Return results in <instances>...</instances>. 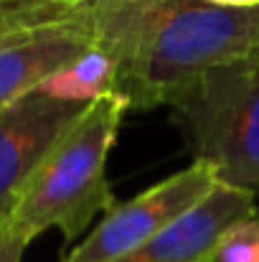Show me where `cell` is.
I'll return each instance as SVG.
<instances>
[{
  "mask_svg": "<svg viewBox=\"0 0 259 262\" xmlns=\"http://www.w3.org/2000/svg\"><path fill=\"white\" fill-rule=\"evenodd\" d=\"M94 49L89 5L69 18L51 20L8 38L0 43V110L43 89L54 77L79 64Z\"/></svg>",
  "mask_w": 259,
  "mask_h": 262,
  "instance_id": "cell-6",
  "label": "cell"
},
{
  "mask_svg": "<svg viewBox=\"0 0 259 262\" xmlns=\"http://www.w3.org/2000/svg\"><path fill=\"white\" fill-rule=\"evenodd\" d=\"M86 5L89 0H0V43L28 28L69 18Z\"/></svg>",
  "mask_w": 259,
  "mask_h": 262,
  "instance_id": "cell-8",
  "label": "cell"
},
{
  "mask_svg": "<svg viewBox=\"0 0 259 262\" xmlns=\"http://www.w3.org/2000/svg\"><path fill=\"white\" fill-rule=\"evenodd\" d=\"M216 262H259V214L239 222L221 239Z\"/></svg>",
  "mask_w": 259,
  "mask_h": 262,
  "instance_id": "cell-9",
  "label": "cell"
},
{
  "mask_svg": "<svg viewBox=\"0 0 259 262\" xmlns=\"http://www.w3.org/2000/svg\"><path fill=\"white\" fill-rule=\"evenodd\" d=\"M219 186L208 166L193 161L188 168L163 178L135 199L117 204L99 227L79 242L61 262H112L171 229L185 214L201 206Z\"/></svg>",
  "mask_w": 259,
  "mask_h": 262,
  "instance_id": "cell-4",
  "label": "cell"
},
{
  "mask_svg": "<svg viewBox=\"0 0 259 262\" xmlns=\"http://www.w3.org/2000/svg\"><path fill=\"white\" fill-rule=\"evenodd\" d=\"M84 104L38 89L0 110V219L10 214L41 158Z\"/></svg>",
  "mask_w": 259,
  "mask_h": 262,
  "instance_id": "cell-5",
  "label": "cell"
},
{
  "mask_svg": "<svg viewBox=\"0 0 259 262\" xmlns=\"http://www.w3.org/2000/svg\"><path fill=\"white\" fill-rule=\"evenodd\" d=\"M94 43L127 107L166 104L198 74L259 51V8L203 0H89Z\"/></svg>",
  "mask_w": 259,
  "mask_h": 262,
  "instance_id": "cell-1",
  "label": "cell"
},
{
  "mask_svg": "<svg viewBox=\"0 0 259 262\" xmlns=\"http://www.w3.org/2000/svg\"><path fill=\"white\" fill-rule=\"evenodd\" d=\"M211 5H224V8H259V0H203Z\"/></svg>",
  "mask_w": 259,
  "mask_h": 262,
  "instance_id": "cell-11",
  "label": "cell"
},
{
  "mask_svg": "<svg viewBox=\"0 0 259 262\" xmlns=\"http://www.w3.org/2000/svg\"><path fill=\"white\" fill-rule=\"evenodd\" d=\"M257 214V196L219 183L214 193L153 242L112 262H216L221 239Z\"/></svg>",
  "mask_w": 259,
  "mask_h": 262,
  "instance_id": "cell-7",
  "label": "cell"
},
{
  "mask_svg": "<svg viewBox=\"0 0 259 262\" xmlns=\"http://www.w3.org/2000/svg\"><path fill=\"white\" fill-rule=\"evenodd\" d=\"M193 161L216 181L259 193V51L219 64L175 89L168 102Z\"/></svg>",
  "mask_w": 259,
  "mask_h": 262,
  "instance_id": "cell-3",
  "label": "cell"
},
{
  "mask_svg": "<svg viewBox=\"0 0 259 262\" xmlns=\"http://www.w3.org/2000/svg\"><path fill=\"white\" fill-rule=\"evenodd\" d=\"M26 247L28 245L10 229L8 216L0 219V262H23Z\"/></svg>",
  "mask_w": 259,
  "mask_h": 262,
  "instance_id": "cell-10",
  "label": "cell"
},
{
  "mask_svg": "<svg viewBox=\"0 0 259 262\" xmlns=\"http://www.w3.org/2000/svg\"><path fill=\"white\" fill-rule=\"evenodd\" d=\"M125 110L127 102L120 94L89 99L41 158L8 214L10 229L26 245L49 229L74 242L97 214L117 206L107 183V158Z\"/></svg>",
  "mask_w": 259,
  "mask_h": 262,
  "instance_id": "cell-2",
  "label": "cell"
}]
</instances>
